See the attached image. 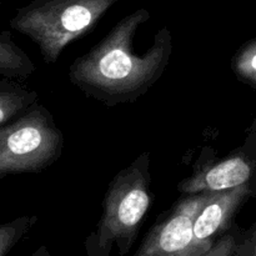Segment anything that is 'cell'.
I'll use <instances>...</instances> for the list:
<instances>
[{
    "label": "cell",
    "instance_id": "cell-13",
    "mask_svg": "<svg viewBox=\"0 0 256 256\" xmlns=\"http://www.w3.org/2000/svg\"><path fill=\"white\" fill-rule=\"evenodd\" d=\"M30 256H50V252L48 250L46 246H40L34 254H32Z\"/></svg>",
    "mask_w": 256,
    "mask_h": 256
},
{
    "label": "cell",
    "instance_id": "cell-10",
    "mask_svg": "<svg viewBox=\"0 0 256 256\" xmlns=\"http://www.w3.org/2000/svg\"><path fill=\"white\" fill-rule=\"evenodd\" d=\"M36 222V215H24L9 222L0 224V256L6 255Z\"/></svg>",
    "mask_w": 256,
    "mask_h": 256
},
{
    "label": "cell",
    "instance_id": "cell-4",
    "mask_svg": "<svg viewBox=\"0 0 256 256\" xmlns=\"http://www.w3.org/2000/svg\"><path fill=\"white\" fill-rule=\"evenodd\" d=\"M62 130L38 102L16 120L0 125V179L49 169L62 158Z\"/></svg>",
    "mask_w": 256,
    "mask_h": 256
},
{
    "label": "cell",
    "instance_id": "cell-6",
    "mask_svg": "<svg viewBox=\"0 0 256 256\" xmlns=\"http://www.w3.org/2000/svg\"><path fill=\"white\" fill-rule=\"evenodd\" d=\"M249 195L246 184L232 189L214 192L202 208L194 222L192 254L202 256L212 249L218 239L229 230L235 212Z\"/></svg>",
    "mask_w": 256,
    "mask_h": 256
},
{
    "label": "cell",
    "instance_id": "cell-8",
    "mask_svg": "<svg viewBox=\"0 0 256 256\" xmlns=\"http://www.w3.org/2000/svg\"><path fill=\"white\" fill-rule=\"evenodd\" d=\"M16 80L12 78L0 79V125L16 120L39 102L35 90L28 89Z\"/></svg>",
    "mask_w": 256,
    "mask_h": 256
},
{
    "label": "cell",
    "instance_id": "cell-5",
    "mask_svg": "<svg viewBox=\"0 0 256 256\" xmlns=\"http://www.w3.org/2000/svg\"><path fill=\"white\" fill-rule=\"evenodd\" d=\"M214 192L185 195L152 226L134 256H194V222Z\"/></svg>",
    "mask_w": 256,
    "mask_h": 256
},
{
    "label": "cell",
    "instance_id": "cell-3",
    "mask_svg": "<svg viewBox=\"0 0 256 256\" xmlns=\"http://www.w3.org/2000/svg\"><path fill=\"white\" fill-rule=\"evenodd\" d=\"M118 2L32 0L15 12L9 25L36 44L46 64H54L70 42L92 32Z\"/></svg>",
    "mask_w": 256,
    "mask_h": 256
},
{
    "label": "cell",
    "instance_id": "cell-12",
    "mask_svg": "<svg viewBox=\"0 0 256 256\" xmlns=\"http://www.w3.org/2000/svg\"><path fill=\"white\" fill-rule=\"evenodd\" d=\"M238 238L232 232L222 234L219 239L215 242L212 249L202 256H234L236 249Z\"/></svg>",
    "mask_w": 256,
    "mask_h": 256
},
{
    "label": "cell",
    "instance_id": "cell-7",
    "mask_svg": "<svg viewBox=\"0 0 256 256\" xmlns=\"http://www.w3.org/2000/svg\"><path fill=\"white\" fill-rule=\"evenodd\" d=\"M252 176V166L242 156H232L199 170L178 185L184 195L204 192H222L246 184Z\"/></svg>",
    "mask_w": 256,
    "mask_h": 256
},
{
    "label": "cell",
    "instance_id": "cell-9",
    "mask_svg": "<svg viewBox=\"0 0 256 256\" xmlns=\"http://www.w3.org/2000/svg\"><path fill=\"white\" fill-rule=\"evenodd\" d=\"M35 69L36 66L29 55L14 42L12 32L9 30L0 32V76L26 79Z\"/></svg>",
    "mask_w": 256,
    "mask_h": 256
},
{
    "label": "cell",
    "instance_id": "cell-11",
    "mask_svg": "<svg viewBox=\"0 0 256 256\" xmlns=\"http://www.w3.org/2000/svg\"><path fill=\"white\" fill-rule=\"evenodd\" d=\"M232 69L238 79L256 86V39L238 50L232 60Z\"/></svg>",
    "mask_w": 256,
    "mask_h": 256
},
{
    "label": "cell",
    "instance_id": "cell-2",
    "mask_svg": "<svg viewBox=\"0 0 256 256\" xmlns=\"http://www.w3.org/2000/svg\"><path fill=\"white\" fill-rule=\"evenodd\" d=\"M150 166L152 154L144 152L112 178L99 222L85 240L88 255L109 256L114 246L125 255L132 249L154 198Z\"/></svg>",
    "mask_w": 256,
    "mask_h": 256
},
{
    "label": "cell",
    "instance_id": "cell-1",
    "mask_svg": "<svg viewBox=\"0 0 256 256\" xmlns=\"http://www.w3.org/2000/svg\"><path fill=\"white\" fill-rule=\"evenodd\" d=\"M150 19L144 8L125 15L88 52L78 56L68 79L85 96L106 108L132 104L162 79L172 54V35L168 26L154 35L144 52H134L138 30Z\"/></svg>",
    "mask_w": 256,
    "mask_h": 256
}]
</instances>
